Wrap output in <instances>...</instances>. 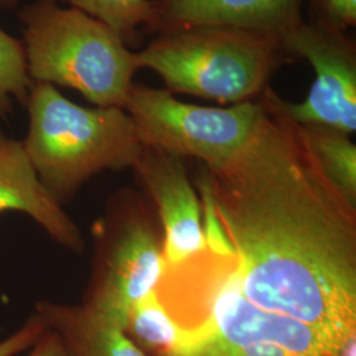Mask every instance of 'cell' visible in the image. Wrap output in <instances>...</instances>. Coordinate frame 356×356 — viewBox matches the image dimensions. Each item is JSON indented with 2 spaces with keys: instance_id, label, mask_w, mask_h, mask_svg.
Masks as SVG:
<instances>
[{
  "instance_id": "obj_1",
  "label": "cell",
  "mask_w": 356,
  "mask_h": 356,
  "mask_svg": "<svg viewBox=\"0 0 356 356\" xmlns=\"http://www.w3.org/2000/svg\"><path fill=\"white\" fill-rule=\"evenodd\" d=\"M259 99L242 147L219 165L200 166V195L225 232L245 298L339 347L356 334V204L327 177L275 91Z\"/></svg>"
},
{
  "instance_id": "obj_2",
  "label": "cell",
  "mask_w": 356,
  "mask_h": 356,
  "mask_svg": "<svg viewBox=\"0 0 356 356\" xmlns=\"http://www.w3.org/2000/svg\"><path fill=\"white\" fill-rule=\"evenodd\" d=\"M23 141L40 181L64 206L90 178L136 164L143 144L124 108L85 107L60 90L33 83Z\"/></svg>"
},
{
  "instance_id": "obj_3",
  "label": "cell",
  "mask_w": 356,
  "mask_h": 356,
  "mask_svg": "<svg viewBox=\"0 0 356 356\" xmlns=\"http://www.w3.org/2000/svg\"><path fill=\"white\" fill-rule=\"evenodd\" d=\"M19 19L33 83L76 90L95 107L124 108L141 67L110 26L56 0L26 4Z\"/></svg>"
},
{
  "instance_id": "obj_4",
  "label": "cell",
  "mask_w": 356,
  "mask_h": 356,
  "mask_svg": "<svg viewBox=\"0 0 356 356\" xmlns=\"http://www.w3.org/2000/svg\"><path fill=\"white\" fill-rule=\"evenodd\" d=\"M172 94L222 104L254 101L281 65L292 61L279 35L235 26H200L153 35L136 51Z\"/></svg>"
},
{
  "instance_id": "obj_5",
  "label": "cell",
  "mask_w": 356,
  "mask_h": 356,
  "mask_svg": "<svg viewBox=\"0 0 356 356\" xmlns=\"http://www.w3.org/2000/svg\"><path fill=\"white\" fill-rule=\"evenodd\" d=\"M91 236V272L82 305L123 330L132 306L154 292L163 277V236L148 204L127 189L107 201Z\"/></svg>"
},
{
  "instance_id": "obj_6",
  "label": "cell",
  "mask_w": 356,
  "mask_h": 356,
  "mask_svg": "<svg viewBox=\"0 0 356 356\" xmlns=\"http://www.w3.org/2000/svg\"><path fill=\"white\" fill-rule=\"evenodd\" d=\"M124 110L143 145L214 166L225 163L248 139L261 102L257 98L229 107H207L182 102L166 89L135 83Z\"/></svg>"
},
{
  "instance_id": "obj_7",
  "label": "cell",
  "mask_w": 356,
  "mask_h": 356,
  "mask_svg": "<svg viewBox=\"0 0 356 356\" xmlns=\"http://www.w3.org/2000/svg\"><path fill=\"white\" fill-rule=\"evenodd\" d=\"M285 51L314 70L302 102H286L275 92L281 111L300 126H321L351 135L356 131V48L344 32L316 20H301L281 36Z\"/></svg>"
},
{
  "instance_id": "obj_8",
  "label": "cell",
  "mask_w": 356,
  "mask_h": 356,
  "mask_svg": "<svg viewBox=\"0 0 356 356\" xmlns=\"http://www.w3.org/2000/svg\"><path fill=\"white\" fill-rule=\"evenodd\" d=\"M134 172L141 188L151 195L163 226L165 267H173L204 252L202 204L194 191L184 157L143 145Z\"/></svg>"
},
{
  "instance_id": "obj_9",
  "label": "cell",
  "mask_w": 356,
  "mask_h": 356,
  "mask_svg": "<svg viewBox=\"0 0 356 356\" xmlns=\"http://www.w3.org/2000/svg\"><path fill=\"white\" fill-rule=\"evenodd\" d=\"M4 213L29 216L65 250L78 254L85 250L82 231L40 181L23 141L0 129V214Z\"/></svg>"
},
{
  "instance_id": "obj_10",
  "label": "cell",
  "mask_w": 356,
  "mask_h": 356,
  "mask_svg": "<svg viewBox=\"0 0 356 356\" xmlns=\"http://www.w3.org/2000/svg\"><path fill=\"white\" fill-rule=\"evenodd\" d=\"M302 0H152L148 33L189 26H235L282 36L304 20Z\"/></svg>"
},
{
  "instance_id": "obj_11",
  "label": "cell",
  "mask_w": 356,
  "mask_h": 356,
  "mask_svg": "<svg viewBox=\"0 0 356 356\" xmlns=\"http://www.w3.org/2000/svg\"><path fill=\"white\" fill-rule=\"evenodd\" d=\"M35 313L53 331L66 356H148L120 327L98 317L88 307L41 300Z\"/></svg>"
},
{
  "instance_id": "obj_12",
  "label": "cell",
  "mask_w": 356,
  "mask_h": 356,
  "mask_svg": "<svg viewBox=\"0 0 356 356\" xmlns=\"http://www.w3.org/2000/svg\"><path fill=\"white\" fill-rule=\"evenodd\" d=\"M123 331L148 356L166 355L188 343L193 337L172 318L156 292L132 306Z\"/></svg>"
},
{
  "instance_id": "obj_13",
  "label": "cell",
  "mask_w": 356,
  "mask_h": 356,
  "mask_svg": "<svg viewBox=\"0 0 356 356\" xmlns=\"http://www.w3.org/2000/svg\"><path fill=\"white\" fill-rule=\"evenodd\" d=\"M164 356H301L256 338L226 321L210 318L191 341Z\"/></svg>"
},
{
  "instance_id": "obj_14",
  "label": "cell",
  "mask_w": 356,
  "mask_h": 356,
  "mask_svg": "<svg viewBox=\"0 0 356 356\" xmlns=\"http://www.w3.org/2000/svg\"><path fill=\"white\" fill-rule=\"evenodd\" d=\"M306 140L327 177L356 204V147L351 135L321 126H301Z\"/></svg>"
},
{
  "instance_id": "obj_15",
  "label": "cell",
  "mask_w": 356,
  "mask_h": 356,
  "mask_svg": "<svg viewBox=\"0 0 356 356\" xmlns=\"http://www.w3.org/2000/svg\"><path fill=\"white\" fill-rule=\"evenodd\" d=\"M102 22L129 45L148 33L153 22L152 0H56Z\"/></svg>"
},
{
  "instance_id": "obj_16",
  "label": "cell",
  "mask_w": 356,
  "mask_h": 356,
  "mask_svg": "<svg viewBox=\"0 0 356 356\" xmlns=\"http://www.w3.org/2000/svg\"><path fill=\"white\" fill-rule=\"evenodd\" d=\"M32 85L22 41L0 28V118L13 114L16 104L26 106Z\"/></svg>"
},
{
  "instance_id": "obj_17",
  "label": "cell",
  "mask_w": 356,
  "mask_h": 356,
  "mask_svg": "<svg viewBox=\"0 0 356 356\" xmlns=\"http://www.w3.org/2000/svg\"><path fill=\"white\" fill-rule=\"evenodd\" d=\"M314 19L323 26L346 32L356 23V0H313Z\"/></svg>"
},
{
  "instance_id": "obj_18",
  "label": "cell",
  "mask_w": 356,
  "mask_h": 356,
  "mask_svg": "<svg viewBox=\"0 0 356 356\" xmlns=\"http://www.w3.org/2000/svg\"><path fill=\"white\" fill-rule=\"evenodd\" d=\"M45 330L44 321L33 313L17 330L0 341V356H17L26 353Z\"/></svg>"
},
{
  "instance_id": "obj_19",
  "label": "cell",
  "mask_w": 356,
  "mask_h": 356,
  "mask_svg": "<svg viewBox=\"0 0 356 356\" xmlns=\"http://www.w3.org/2000/svg\"><path fill=\"white\" fill-rule=\"evenodd\" d=\"M26 356H66L64 347L53 331L45 330L38 338V342L33 344Z\"/></svg>"
},
{
  "instance_id": "obj_20",
  "label": "cell",
  "mask_w": 356,
  "mask_h": 356,
  "mask_svg": "<svg viewBox=\"0 0 356 356\" xmlns=\"http://www.w3.org/2000/svg\"><path fill=\"white\" fill-rule=\"evenodd\" d=\"M20 0H0V11H15L19 10Z\"/></svg>"
}]
</instances>
